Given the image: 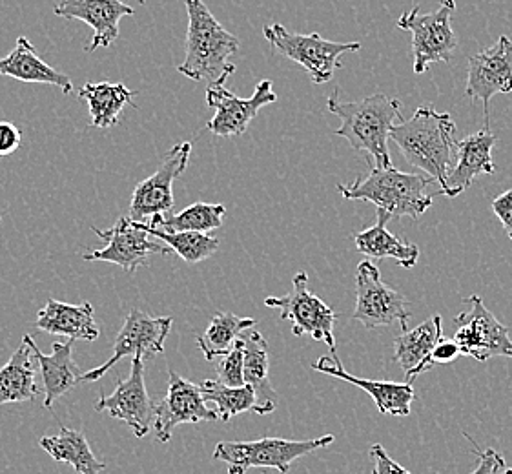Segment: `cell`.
Instances as JSON below:
<instances>
[{
	"mask_svg": "<svg viewBox=\"0 0 512 474\" xmlns=\"http://www.w3.org/2000/svg\"><path fill=\"white\" fill-rule=\"evenodd\" d=\"M330 114L338 115L341 126L334 134L345 137L350 146L367 155L370 168H390V130L403 121L401 103L383 93H374L361 101L341 103L338 92L328 97Z\"/></svg>",
	"mask_w": 512,
	"mask_h": 474,
	"instance_id": "1",
	"label": "cell"
},
{
	"mask_svg": "<svg viewBox=\"0 0 512 474\" xmlns=\"http://www.w3.org/2000/svg\"><path fill=\"white\" fill-rule=\"evenodd\" d=\"M454 132L451 114L420 106L409 121H401L390 130V139L400 146L410 166L420 168L443 188L454 168L452 161L458 159Z\"/></svg>",
	"mask_w": 512,
	"mask_h": 474,
	"instance_id": "2",
	"label": "cell"
},
{
	"mask_svg": "<svg viewBox=\"0 0 512 474\" xmlns=\"http://www.w3.org/2000/svg\"><path fill=\"white\" fill-rule=\"evenodd\" d=\"M188 11L185 62L179 64V72L192 81H219L236 72V64L228 59L239 52V39L226 31L205 0H185Z\"/></svg>",
	"mask_w": 512,
	"mask_h": 474,
	"instance_id": "3",
	"label": "cell"
},
{
	"mask_svg": "<svg viewBox=\"0 0 512 474\" xmlns=\"http://www.w3.org/2000/svg\"><path fill=\"white\" fill-rule=\"evenodd\" d=\"M432 177L405 174L390 168H370L367 177H359L352 185H338L339 194L349 201H369L392 217L418 219L432 207L427 186Z\"/></svg>",
	"mask_w": 512,
	"mask_h": 474,
	"instance_id": "4",
	"label": "cell"
},
{
	"mask_svg": "<svg viewBox=\"0 0 512 474\" xmlns=\"http://www.w3.org/2000/svg\"><path fill=\"white\" fill-rule=\"evenodd\" d=\"M334 440V434H327L303 442L283 438L219 442L214 449V460L228 465V474H245L250 469H277L279 473L287 474L296 460L334 444Z\"/></svg>",
	"mask_w": 512,
	"mask_h": 474,
	"instance_id": "5",
	"label": "cell"
},
{
	"mask_svg": "<svg viewBox=\"0 0 512 474\" xmlns=\"http://www.w3.org/2000/svg\"><path fill=\"white\" fill-rule=\"evenodd\" d=\"M263 35L272 50L307 70L308 77L316 84H325L341 68V57L359 52V42H332L319 33L301 35L288 31L283 24H270L263 28Z\"/></svg>",
	"mask_w": 512,
	"mask_h": 474,
	"instance_id": "6",
	"label": "cell"
},
{
	"mask_svg": "<svg viewBox=\"0 0 512 474\" xmlns=\"http://www.w3.org/2000/svg\"><path fill=\"white\" fill-rule=\"evenodd\" d=\"M456 11V0H440V8L421 15L420 6L405 11L398 28L412 33L414 73L427 72L434 62H449L458 48V37L452 30L451 19Z\"/></svg>",
	"mask_w": 512,
	"mask_h": 474,
	"instance_id": "7",
	"label": "cell"
},
{
	"mask_svg": "<svg viewBox=\"0 0 512 474\" xmlns=\"http://www.w3.org/2000/svg\"><path fill=\"white\" fill-rule=\"evenodd\" d=\"M265 305L270 309H277L281 314V321L292 323L294 336H310L312 340L327 343L332 356H338L336 352V312L323 303L321 299L310 292L308 287L307 272H297L292 279V290L279 296V298L265 299Z\"/></svg>",
	"mask_w": 512,
	"mask_h": 474,
	"instance_id": "8",
	"label": "cell"
},
{
	"mask_svg": "<svg viewBox=\"0 0 512 474\" xmlns=\"http://www.w3.org/2000/svg\"><path fill=\"white\" fill-rule=\"evenodd\" d=\"M409 301L400 290L390 289L383 283L379 268L369 259L361 261L356 270V309L352 320L365 329H378L400 323L407 330L410 320Z\"/></svg>",
	"mask_w": 512,
	"mask_h": 474,
	"instance_id": "9",
	"label": "cell"
},
{
	"mask_svg": "<svg viewBox=\"0 0 512 474\" xmlns=\"http://www.w3.org/2000/svg\"><path fill=\"white\" fill-rule=\"evenodd\" d=\"M92 230L106 241V247L86 252L82 259L119 265L128 274H135V270L139 267H148L150 256L154 254L168 256L170 252H174L168 245H164L163 241L161 243L152 241L146 225L130 217H121L108 230H99L95 227H92Z\"/></svg>",
	"mask_w": 512,
	"mask_h": 474,
	"instance_id": "10",
	"label": "cell"
},
{
	"mask_svg": "<svg viewBox=\"0 0 512 474\" xmlns=\"http://www.w3.org/2000/svg\"><path fill=\"white\" fill-rule=\"evenodd\" d=\"M172 318H154L143 310L134 309L124 320L117 334L110 360L92 371L82 372V382H99L113 367L123 360L143 356L144 360L163 354L164 341L172 329Z\"/></svg>",
	"mask_w": 512,
	"mask_h": 474,
	"instance_id": "11",
	"label": "cell"
},
{
	"mask_svg": "<svg viewBox=\"0 0 512 474\" xmlns=\"http://www.w3.org/2000/svg\"><path fill=\"white\" fill-rule=\"evenodd\" d=\"M226 81L228 77L208 84L206 104L216 110V115L206 123V130L219 137H239L245 134L263 106L276 103L277 95L268 79L257 84L254 95L248 99L230 92Z\"/></svg>",
	"mask_w": 512,
	"mask_h": 474,
	"instance_id": "12",
	"label": "cell"
},
{
	"mask_svg": "<svg viewBox=\"0 0 512 474\" xmlns=\"http://www.w3.org/2000/svg\"><path fill=\"white\" fill-rule=\"evenodd\" d=\"M471 309L456 316V323H463L452 340L458 343L460 354L476 361H487L494 356L512 358V341L509 329L485 307L480 296L465 299Z\"/></svg>",
	"mask_w": 512,
	"mask_h": 474,
	"instance_id": "13",
	"label": "cell"
},
{
	"mask_svg": "<svg viewBox=\"0 0 512 474\" xmlns=\"http://www.w3.org/2000/svg\"><path fill=\"white\" fill-rule=\"evenodd\" d=\"M192 145L179 143L161 157L154 174L135 186L130 199V219L146 223V217L159 216L175 205L174 181L183 176L190 163Z\"/></svg>",
	"mask_w": 512,
	"mask_h": 474,
	"instance_id": "14",
	"label": "cell"
},
{
	"mask_svg": "<svg viewBox=\"0 0 512 474\" xmlns=\"http://www.w3.org/2000/svg\"><path fill=\"white\" fill-rule=\"evenodd\" d=\"M216 411L206 407L201 385L185 380L177 372L168 374V391L155 403L154 431L157 442H170L175 427L183 423L217 422Z\"/></svg>",
	"mask_w": 512,
	"mask_h": 474,
	"instance_id": "15",
	"label": "cell"
},
{
	"mask_svg": "<svg viewBox=\"0 0 512 474\" xmlns=\"http://www.w3.org/2000/svg\"><path fill=\"white\" fill-rule=\"evenodd\" d=\"M97 413H108L126 423L135 438H146L154 427L155 405L144 383V358L135 356L128 380H119L112 394H103L95 403Z\"/></svg>",
	"mask_w": 512,
	"mask_h": 474,
	"instance_id": "16",
	"label": "cell"
},
{
	"mask_svg": "<svg viewBox=\"0 0 512 474\" xmlns=\"http://www.w3.org/2000/svg\"><path fill=\"white\" fill-rule=\"evenodd\" d=\"M512 92V41L502 35L498 42L469 59V77L465 93L482 101L489 123V104L496 93Z\"/></svg>",
	"mask_w": 512,
	"mask_h": 474,
	"instance_id": "17",
	"label": "cell"
},
{
	"mask_svg": "<svg viewBox=\"0 0 512 474\" xmlns=\"http://www.w3.org/2000/svg\"><path fill=\"white\" fill-rule=\"evenodd\" d=\"M134 13V8L124 0H61L55 6L57 17L79 19L92 26V42L84 48L88 53L112 46L119 37V22Z\"/></svg>",
	"mask_w": 512,
	"mask_h": 474,
	"instance_id": "18",
	"label": "cell"
},
{
	"mask_svg": "<svg viewBox=\"0 0 512 474\" xmlns=\"http://www.w3.org/2000/svg\"><path fill=\"white\" fill-rule=\"evenodd\" d=\"M334 361L321 356L316 363H312V371L323 372L332 378H338L343 382L352 383L359 387L361 391L370 394V398L376 403L378 411L381 414H390V416H409L410 405L418 398L412 383H396V382H374L367 378H358L354 374L345 371V367L341 365L338 356H332Z\"/></svg>",
	"mask_w": 512,
	"mask_h": 474,
	"instance_id": "19",
	"label": "cell"
},
{
	"mask_svg": "<svg viewBox=\"0 0 512 474\" xmlns=\"http://www.w3.org/2000/svg\"><path fill=\"white\" fill-rule=\"evenodd\" d=\"M496 141V135H492L489 128L458 141V163L454 165L447 177V183L441 188V196H461L465 190H469L476 177L492 176L496 172L492 161V148Z\"/></svg>",
	"mask_w": 512,
	"mask_h": 474,
	"instance_id": "20",
	"label": "cell"
},
{
	"mask_svg": "<svg viewBox=\"0 0 512 474\" xmlns=\"http://www.w3.org/2000/svg\"><path fill=\"white\" fill-rule=\"evenodd\" d=\"M30 343L31 351L35 354V360L39 363L44 382V409H53V403L57 402L66 392L72 391L82 382V372L73 361L72 349L73 340L68 343L55 341L52 345V354L44 352L35 345L30 334L24 336Z\"/></svg>",
	"mask_w": 512,
	"mask_h": 474,
	"instance_id": "21",
	"label": "cell"
},
{
	"mask_svg": "<svg viewBox=\"0 0 512 474\" xmlns=\"http://www.w3.org/2000/svg\"><path fill=\"white\" fill-rule=\"evenodd\" d=\"M35 325L46 334L66 336L73 341H95L101 334L93 320L92 303L88 301L81 305H72L57 299H48L46 305L39 310Z\"/></svg>",
	"mask_w": 512,
	"mask_h": 474,
	"instance_id": "22",
	"label": "cell"
},
{
	"mask_svg": "<svg viewBox=\"0 0 512 474\" xmlns=\"http://www.w3.org/2000/svg\"><path fill=\"white\" fill-rule=\"evenodd\" d=\"M441 338V316H432L416 329L403 330L396 338L394 360L405 371V382L412 383L420 374L431 371V354Z\"/></svg>",
	"mask_w": 512,
	"mask_h": 474,
	"instance_id": "23",
	"label": "cell"
},
{
	"mask_svg": "<svg viewBox=\"0 0 512 474\" xmlns=\"http://www.w3.org/2000/svg\"><path fill=\"white\" fill-rule=\"evenodd\" d=\"M0 77H11L22 83L50 84L61 88L66 95L73 92L72 79L44 62L26 37H19L10 55L0 59Z\"/></svg>",
	"mask_w": 512,
	"mask_h": 474,
	"instance_id": "24",
	"label": "cell"
},
{
	"mask_svg": "<svg viewBox=\"0 0 512 474\" xmlns=\"http://www.w3.org/2000/svg\"><path fill=\"white\" fill-rule=\"evenodd\" d=\"M392 216L378 208V223L374 227L354 234V243L361 254L370 259H394L400 267L412 268L420 259L418 245L390 234L387 223Z\"/></svg>",
	"mask_w": 512,
	"mask_h": 474,
	"instance_id": "25",
	"label": "cell"
},
{
	"mask_svg": "<svg viewBox=\"0 0 512 474\" xmlns=\"http://www.w3.org/2000/svg\"><path fill=\"white\" fill-rule=\"evenodd\" d=\"M241 345L245 352V383L256 392L259 403V416L274 413L277 405V392L270 383V363H268V343L261 332L248 329L241 334Z\"/></svg>",
	"mask_w": 512,
	"mask_h": 474,
	"instance_id": "26",
	"label": "cell"
},
{
	"mask_svg": "<svg viewBox=\"0 0 512 474\" xmlns=\"http://www.w3.org/2000/svg\"><path fill=\"white\" fill-rule=\"evenodd\" d=\"M33 358L30 343L22 338L21 347L0 367V405L33 402L37 398L39 385L35 382L37 367Z\"/></svg>",
	"mask_w": 512,
	"mask_h": 474,
	"instance_id": "27",
	"label": "cell"
},
{
	"mask_svg": "<svg viewBox=\"0 0 512 474\" xmlns=\"http://www.w3.org/2000/svg\"><path fill=\"white\" fill-rule=\"evenodd\" d=\"M137 93L123 83H88L82 86L79 97L88 104L95 128H112L126 106H135Z\"/></svg>",
	"mask_w": 512,
	"mask_h": 474,
	"instance_id": "28",
	"label": "cell"
},
{
	"mask_svg": "<svg viewBox=\"0 0 512 474\" xmlns=\"http://www.w3.org/2000/svg\"><path fill=\"white\" fill-rule=\"evenodd\" d=\"M39 445L55 462L72 465L75 473L103 474L106 467V464L93 454L88 438L81 431L68 429L64 425H61L59 436H42Z\"/></svg>",
	"mask_w": 512,
	"mask_h": 474,
	"instance_id": "29",
	"label": "cell"
},
{
	"mask_svg": "<svg viewBox=\"0 0 512 474\" xmlns=\"http://www.w3.org/2000/svg\"><path fill=\"white\" fill-rule=\"evenodd\" d=\"M254 327H256L254 318H239L232 312H217L216 316L210 320L205 334L197 338V347L205 354L208 361L223 358L236 347L241 334Z\"/></svg>",
	"mask_w": 512,
	"mask_h": 474,
	"instance_id": "30",
	"label": "cell"
},
{
	"mask_svg": "<svg viewBox=\"0 0 512 474\" xmlns=\"http://www.w3.org/2000/svg\"><path fill=\"white\" fill-rule=\"evenodd\" d=\"M225 214V205L194 203V205H190V207L181 210L175 216L168 217V219L163 214L154 216L150 225L170 230V232H201V234H208L212 230L223 227Z\"/></svg>",
	"mask_w": 512,
	"mask_h": 474,
	"instance_id": "31",
	"label": "cell"
},
{
	"mask_svg": "<svg viewBox=\"0 0 512 474\" xmlns=\"http://www.w3.org/2000/svg\"><path fill=\"white\" fill-rule=\"evenodd\" d=\"M206 402L216 403V413L219 420L228 423L243 413H256L259 411V403L254 389L250 385L243 387H226L217 380H206L199 383Z\"/></svg>",
	"mask_w": 512,
	"mask_h": 474,
	"instance_id": "32",
	"label": "cell"
},
{
	"mask_svg": "<svg viewBox=\"0 0 512 474\" xmlns=\"http://www.w3.org/2000/svg\"><path fill=\"white\" fill-rule=\"evenodd\" d=\"M150 236L157 237L164 245L174 250L179 258L188 265H197L205 259L212 258L219 250L221 241L210 234L201 232H170L164 228L152 227L150 223H144Z\"/></svg>",
	"mask_w": 512,
	"mask_h": 474,
	"instance_id": "33",
	"label": "cell"
},
{
	"mask_svg": "<svg viewBox=\"0 0 512 474\" xmlns=\"http://www.w3.org/2000/svg\"><path fill=\"white\" fill-rule=\"evenodd\" d=\"M217 382L226 387H243L245 383V352L241 340H237L236 347L223 356L217 365Z\"/></svg>",
	"mask_w": 512,
	"mask_h": 474,
	"instance_id": "34",
	"label": "cell"
},
{
	"mask_svg": "<svg viewBox=\"0 0 512 474\" xmlns=\"http://www.w3.org/2000/svg\"><path fill=\"white\" fill-rule=\"evenodd\" d=\"M369 454L372 460V474H412L398 462H394L381 444L370 445Z\"/></svg>",
	"mask_w": 512,
	"mask_h": 474,
	"instance_id": "35",
	"label": "cell"
},
{
	"mask_svg": "<svg viewBox=\"0 0 512 474\" xmlns=\"http://www.w3.org/2000/svg\"><path fill=\"white\" fill-rule=\"evenodd\" d=\"M21 130L13 123L0 121V157L15 154L21 148Z\"/></svg>",
	"mask_w": 512,
	"mask_h": 474,
	"instance_id": "36",
	"label": "cell"
},
{
	"mask_svg": "<svg viewBox=\"0 0 512 474\" xmlns=\"http://www.w3.org/2000/svg\"><path fill=\"white\" fill-rule=\"evenodd\" d=\"M469 438V436H467ZM472 447H474V451L478 454V458H480V464L478 467L469 474H494L500 471V467H505V460H503V456L500 453H496L494 449H487V451H480V447L476 445V442H472Z\"/></svg>",
	"mask_w": 512,
	"mask_h": 474,
	"instance_id": "37",
	"label": "cell"
},
{
	"mask_svg": "<svg viewBox=\"0 0 512 474\" xmlns=\"http://www.w3.org/2000/svg\"><path fill=\"white\" fill-rule=\"evenodd\" d=\"M492 210L500 219L505 234L511 237L512 241V190H507V192H503L502 196L496 197L492 201Z\"/></svg>",
	"mask_w": 512,
	"mask_h": 474,
	"instance_id": "38",
	"label": "cell"
},
{
	"mask_svg": "<svg viewBox=\"0 0 512 474\" xmlns=\"http://www.w3.org/2000/svg\"><path fill=\"white\" fill-rule=\"evenodd\" d=\"M458 356H460L458 343L454 340H443V338H441L440 343L436 345V349L432 351L431 365L432 367H436V365H447V363H452V361L456 360Z\"/></svg>",
	"mask_w": 512,
	"mask_h": 474,
	"instance_id": "39",
	"label": "cell"
},
{
	"mask_svg": "<svg viewBox=\"0 0 512 474\" xmlns=\"http://www.w3.org/2000/svg\"><path fill=\"white\" fill-rule=\"evenodd\" d=\"M498 474H512V469H509V467H505V469H500V471H498Z\"/></svg>",
	"mask_w": 512,
	"mask_h": 474,
	"instance_id": "40",
	"label": "cell"
},
{
	"mask_svg": "<svg viewBox=\"0 0 512 474\" xmlns=\"http://www.w3.org/2000/svg\"><path fill=\"white\" fill-rule=\"evenodd\" d=\"M139 2H141V4H144V2H146V0H139Z\"/></svg>",
	"mask_w": 512,
	"mask_h": 474,
	"instance_id": "41",
	"label": "cell"
},
{
	"mask_svg": "<svg viewBox=\"0 0 512 474\" xmlns=\"http://www.w3.org/2000/svg\"><path fill=\"white\" fill-rule=\"evenodd\" d=\"M0 221H2V219H0Z\"/></svg>",
	"mask_w": 512,
	"mask_h": 474,
	"instance_id": "42",
	"label": "cell"
}]
</instances>
